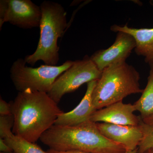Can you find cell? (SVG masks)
Here are the masks:
<instances>
[{"mask_svg":"<svg viewBox=\"0 0 153 153\" xmlns=\"http://www.w3.org/2000/svg\"><path fill=\"white\" fill-rule=\"evenodd\" d=\"M0 152L2 153H10L13 152V150L6 143L4 139L0 138Z\"/></svg>","mask_w":153,"mask_h":153,"instance_id":"ac0fdd59","label":"cell"},{"mask_svg":"<svg viewBox=\"0 0 153 153\" xmlns=\"http://www.w3.org/2000/svg\"><path fill=\"white\" fill-rule=\"evenodd\" d=\"M74 63L68 60L60 66L43 65L33 68L27 66L25 59L19 58L12 64L10 78L19 92L30 90L48 93L58 76Z\"/></svg>","mask_w":153,"mask_h":153,"instance_id":"5b68a950","label":"cell"},{"mask_svg":"<svg viewBox=\"0 0 153 153\" xmlns=\"http://www.w3.org/2000/svg\"><path fill=\"white\" fill-rule=\"evenodd\" d=\"M136 47L133 37L128 33L118 32L114 44L108 49H100L93 53L90 59L100 71L126 62Z\"/></svg>","mask_w":153,"mask_h":153,"instance_id":"ba28073f","label":"cell"},{"mask_svg":"<svg viewBox=\"0 0 153 153\" xmlns=\"http://www.w3.org/2000/svg\"><path fill=\"white\" fill-rule=\"evenodd\" d=\"M134 111L133 104L119 102L96 111L90 120L95 123L102 122L119 125L138 126L140 117L134 114Z\"/></svg>","mask_w":153,"mask_h":153,"instance_id":"9c48e42d","label":"cell"},{"mask_svg":"<svg viewBox=\"0 0 153 153\" xmlns=\"http://www.w3.org/2000/svg\"><path fill=\"white\" fill-rule=\"evenodd\" d=\"M97 80L91 81L87 84L85 95L78 105L74 109L59 116L55 126H75L90 120L91 116L97 110L93 105L92 93Z\"/></svg>","mask_w":153,"mask_h":153,"instance_id":"8fae6325","label":"cell"},{"mask_svg":"<svg viewBox=\"0 0 153 153\" xmlns=\"http://www.w3.org/2000/svg\"><path fill=\"white\" fill-rule=\"evenodd\" d=\"M40 6L42 18L38 46L34 53L24 59L33 66L38 61H43L45 65L57 66L60 49L58 40L68 29L67 13L62 5L55 2L44 1Z\"/></svg>","mask_w":153,"mask_h":153,"instance_id":"3957f363","label":"cell"},{"mask_svg":"<svg viewBox=\"0 0 153 153\" xmlns=\"http://www.w3.org/2000/svg\"><path fill=\"white\" fill-rule=\"evenodd\" d=\"M42 18L40 6L30 0H1L0 30L4 23L24 29L39 27Z\"/></svg>","mask_w":153,"mask_h":153,"instance_id":"52a82bcc","label":"cell"},{"mask_svg":"<svg viewBox=\"0 0 153 153\" xmlns=\"http://www.w3.org/2000/svg\"><path fill=\"white\" fill-rule=\"evenodd\" d=\"M110 29L115 33L123 32L131 35L135 41L134 51L137 55L144 57L148 63L153 60V28L137 29L129 27L126 24L124 26L113 25Z\"/></svg>","mask_w":153,"mask_h":153,"instance_id":"7c38bea8","label":"cell"},{"mask_svg":"<svg viewBox=\"0 0 153 153\" xmlns=\"http://www.w3.org/2000/svg\"><path fill=\"white\" fill-rule=\"evenodd\" d=\"M149 64L150 66L151 69H152L153 70V60L149 63Z\"/></svg>","mask_w":153,"mask_h":153,"instance_id":"603a6c76","label":"cell"},{"mask_svg":"<svg viewBox=\"0 0 153 153\" xmlns=\"http://www.w3.org/2000/svg\"><path fill=\"white\" fill-rule=\"evenodd\" d=\"M49 149L58 152L124 153L123 146L104 136L96 123L88 121L75 126L54 125L40 139Z\"/></svg>","mask_w":153,"mask_h":153,"instance_id":"7a4b0ae2","label":"cell"},{"mask_svg":"<svg viewBox=\"0 0 153 153\" xmlns=\"http://www.w3.org/2000/svg\"><path fill=\"white\" fill-rule=\"evenodd\" d=\"M138 148L134 150H126L124 153H138Z\"/></svg>","mask_w":153,"mask_h":153,"instance_id":"44dd1931","label":"cell"},{"mask_svg":"<svg viewBox=\"0 0 153 153\" xmlns=\"http://www.w3.org/2000/svg\"><path fill=\"white\" fill-rule=\"evenodd\" d=\"M48 153H89L85 152H80V151H68V152H58V151H54L53 150L49 149L47 151Z\"/></svg>","mask_w":153,"mask_h":153,"instance_id":"ffe728a7","label":"cell"},{"mask_svg":"<svg viewBox=\"0 0 153 153\" xmlns=\"http://www.w3.org/2000/svg\"><path fill=\"white\" fill-rule=\"evenodd\" d=\"M140 75L131 65L126 62L106 68L102 72L92 93L93 105L97 110L119 102L128 96L142 93Z\"/></svg>","mask_w":153,"mask_h":153,"instance_id":"277c9868","label":"cell"},{"mask_svg":"<svg viewBox=\"0 0 153 153\" xmlns=\"http://www.w3.org/2000/svg\"><path fill=\"white\" fill-rule=\"evenodd\" d=\"M101 74L90 57L86 55L82 60L74 61L71 66L57 77L47 94L58 104L63 96L77 90L84 83L98 80Z\"/></svg>","mask_w":153,"mask_h":153,"instance_id":"8992f818","label":"cell"},{"mask_svg":"<svg viewBox=\"0 0 153 153\" xmlns=\"http://www.w3.org/2000/svg\"><path fill=\"white\" fill-rule=\"evenodd\" d=\"M10 103L15 119L13 133L33 143L54 126L59 116L64 113L44 92L30 90L19 92Z\"/></svg>","mask_w":153,"mask_h":153,"instance_id":"6da1fadb","label":"cell"},{"mask_svg":"<svg viewBox=\"0 0 153 153\" xmlns=\"http://www.w3.org/2000/svg\"><path fill=\"white\" fill-rule=\"evenodd\" d=\"M134 106L136 111L140 113V117L145 118L153 115V70L151 69L148 77L146 86L142 95Z\"/></svg>","mask_w":153,"mask_h":153,"instance_id":"4fadbf2b","label":"cell"},{"mask_svg":"<svg viewBox=\"0 0 153 153\" xmlns=\"http://www.w3.org/2000/svg\"><path fill=\"white\" fill-rule=\"evenodd\" d=\"M14 123L13 114L0 116V138L4 139L13 133Z\"/></svg>","mask_w":153,"mask_h":153,"instance_id":"2e32d148","label":"cell"},{"mask_svg":"<svg viewBox=\"0 0 153 153\" xmlns=\"http://www.w3.org/2000/svg\"><path fill=\"white\" fill-rule=\"evenodd\" d=\"M0 153H15L13 152H11L10 153H2V152H0Z\"/></svg>","mask_w":153,"mask_h":153,"instance_id":"cb8c5ba5","label":"cell"},{"mask_svg":"<svg viewBox=\"0 0 153 153\" xmlns=\"http://www.w3.org/2000/svg\"><path fill=\"white\" fill-rule=\"evenodd\" d=\"M144 153H153V148L149 149L145 152Z\"/></svg>","mask_w":153,"mask_h":153,"instance_id":"7402d4cb","label":"cell"},{"mask_svg":"<svg viewBox=\"0 0 153 153\" xmlns=\"http://www.w3.org/2000/svg\"><path fill=\"white\" fill-rule=\"evenodd\" d=\"M4 139L15 153H48L36 143L30 142L13 133Z\"/></svg>","mask_w":153,"mask_h":153,"instance_id":"5bb4252c","label":"cell"},{"mask_svg":"<svg viewBox=\"0 0 153 153\" xmlns=\"http://www.w3.org/2000/svg\"><path fill=\"white\" fill-rule=\"evenodd\" d=\"M12 114L10 103H8L1 97L0 98V116Z\"/></svg>","mask_w":153,"mask_h":153,"instance_id":"e0dca14e","label":"cell"},{"mask_svg":"<svg viewBox=\"0 0 153 153\" xmlns=\"http://www.w3.org/2000/svg\"><path fill=\"white\" fill-rule=\"evenodd\" d=\"M142 120L145 123L153 127V115L145 118L143 119H142Z\"/></svg>","mask_w":153,"mask_h":153,"instance_id":"d6986e66","label":"cell"},{"mask_svg":"<svg viewBox=\"0 0 153 153\" xmlns=\"http://www.w3.org/2000/svg\"><path fill=\"white\" fill-rule=\"evenodd\" d=\"M96 124L104 136L123 146L126 150L137 149L142 140L143 133L139 125H119L105 123Z\"/></svg>","mask_w":153,"mask_h":153,"instance_id":"30bf717a","label":"cell"},{"mask_svg":"<svg viewBox=\"0 0 153 153\" xmlns=\"http://www.w3.org/2000/svg\"><path fill=\"white\" fill-rule=\"evenodd\" d=\"M139 126L143 136L138 147V153H144L148 150L153 148V127L145 123L141 117Z\"/></svg>","mask_w":153,"mask_h":153,"instance_id":"9a60e30c","label":"cell"}]
</instances>
